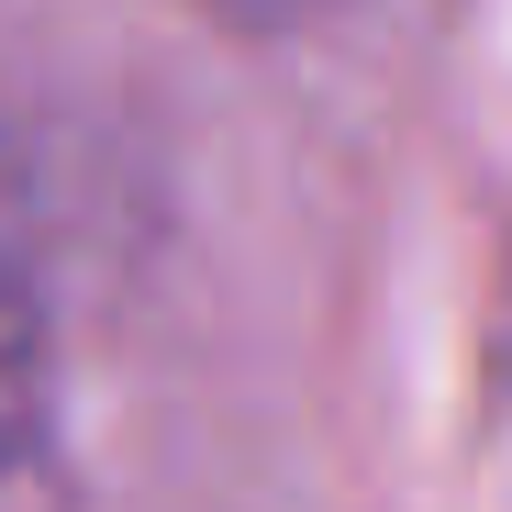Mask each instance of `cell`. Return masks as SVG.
<instances>
[{
	"label": "cell",
	"instance_id": "cell-1",
	"mask_svg": "<svg viewBox=\"0 0 512 512\" xmlns=\"http://www.w3.org/2000/svg\"><path fill=\"white\" fill-rule=\"evenodd\" d=\"M0 512H78L67 435H56V368L12 279H0Z\"/></svg>",
	"mask_w": 512,
	"mask_h": 512
},
{
	"label": "cell",
	"instance_id": "cell-2",
	"mask_svg": "<svg viewBox=\"0 0 512 512\" xmlns=\"http://www.w3.org/2000/svg\"><path fill=\"white\" fill-rule=\"evenodd\" d=\"M201 12H234V23H279V12H301V0H201Z\"/></svg>",
	"mask_w": 512,
	"mask_h": 512
}]
</instances>
